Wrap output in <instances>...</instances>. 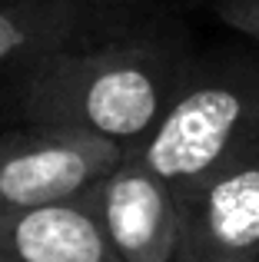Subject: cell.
I'll use <instances>...</instances> for the list:
<instances>
[{
  "label": "cell",
  "instance_id": "obj_6",
  "mask_svg": "<svg viewBox=\"0 0 259 262\" xmlns=\"http://www.w3.org/2000/svg\"><path fill=\"white\" fill-rule=\"evenodd\" d=\"M0 262H120L83 199L0 209Z\"/></svg>",
  "mask_w": 259,
  "mask_h": 262
},
{
  "label": "cell",
  "instance_id": "obj_8",
  "mask_svg": "<svg viewBox=\"0 0 259 262\" xmlns=\"http://www.w3.org/2000/svg\"><path fill=\"white\" fill-rule=\"evenodd\" d=\"M209 10L220 24L259 47V0H209Z\"/></svg>",
  "mask_w": 259,
  "mask_h": 262
},
{
  "label": "cell",
  "instance_id": "obj_2",
  "mask_svg": "<svg viewBox=\"0 0 259 262\" xmlns=\"http://www.w3.org/2000/svg\"><path fill=\"white\" fill-rule=\"evenodd\" d=\"M130 149L176 196L259 169V53L196 50L163 120Z\"/></svg>",
  "mask_w": 259,
  "mask_h": 262
},
{
  "label": "cell",
  "instance_id": "obj_9",
  "mask_svg": "<svg viewBox=\"0 0 259 262\" xmlns=\"http://www.w3.org/2000/svg\"><path fill=\"white\" fill-rule=\"evenodd\" d=\"M0 4H4V0H0Z\"/></svg>",
  "mask_w": 259,
  "mask_h": 262
},
{
  "label": "cell",
  "instance_id": "obj_3",
  "mask_svg": "<svg viewBox=\"0 0 259 262\" xmlns=\"http://www.w3.org/2000/svg\"><path fill=\"white\" fill-rule=\"evenodd\" d=\"M126 146L57 123H27L0 133V209H33L80 199Z\"/></svg>",
  "mask_w": 259,
  "mask_h": 262
},
{
  "label": "cell",
  "instance_id": "obj_7",
  "mask_svg": "<svg viewBox=\"0 0 259 262\" xmlns=\"http://www.w3.org/2000/svg\"><path fill=\"white\" fill-rule=\"evenodd\" d=\"M110 17L93 0H4L0 70H20L53 50L110 33Z\"/></svg>",
  "mask_w": 259,
  "mask_h": 262
},
{
  "label": "cell",
  "instance_id": "obj_4",
  "mask_svg": "<svg viewBox=\"0 0 259 262\" xmlns=\"http://www.w3.org/2000/svg\"><path fill=\"white\" fill-rule=\"evenodd\" d=\"M83 206L100 223L120 262H169L176 246V192L133 149L120 156L83 192Z\"/></svg>",
  "mask_w": 259,
  "mask_h": 262
},
{
  "label": "cell",
  "instance_id": "obj_1",
  "mask_svg": "<svg viewBox=\"0 0 259 262\" xmlns=\"http://www.w3.org/2000/svg\"><path fill=\"white\" fill-rule=\"evenodd\" d=\"M193 43L180 27L143 24L100 33L13 70V113L27 123H57L143 143L183 83Z\"/></svg>",
  "mask_w": 259,
  "mask_h": 262
},
{
  "label": "cell",
  "instance_id": "obj_5",
  "mask_svg": "<svg viewBox=\"0 0 259 262\" xmlns=\"http://www.w3.org/2000/svg\"><path fill=\"white\" fill-rule=\"evenodd\" d=\"M176 209L169 262H259V169L180 192Z\"/></svg>",
  "mask_w": 259,
  "mask_h": 262
}]
</instances>
